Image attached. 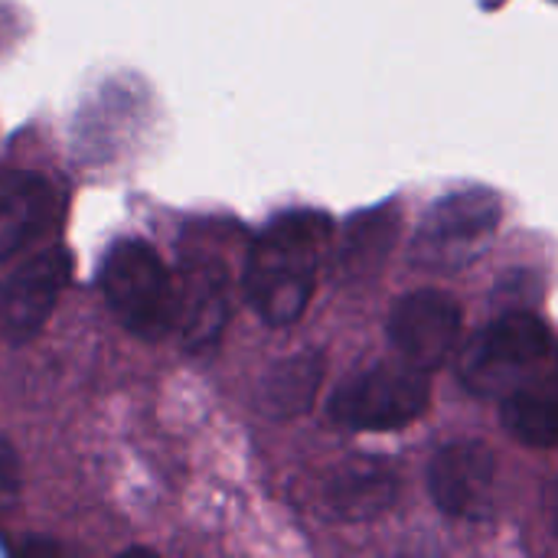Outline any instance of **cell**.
<instances>
[{"instance_id": "obj_4", "label": "cell", "mask_w": 558, "mask_h": 558, "mask_svg": "<svg viewBox=\"0 0 558 558\" xmlns=\"http://www.w3.org/2000/svg\"><path fill=\"white\" fill-rule=\"evenodd\" d=\"M432 405V379L425 369L402 363H376L340 383L327 402L330 422L350 432H399L418 422Z\"/></svg>"}, {"instance_id": "obj_1", "label": "cell", "mask_w": 558, "mask_h": 558, "mask_svg": "<svg viewBox=\"0 0 558 558\" xmlns=\"http://www.w3.org/2000/svg\"><path fill=\"white\" fill-rule=\"evenodd\" d=\"M330 239V216L298 209L271 219L255 239L245 262V298L268 327L298 324L317 288L324 245Z\"/></svg>"}, {"instance_id": "obj_10", "label": "cell", "mask_w": 558, "mask_h": 558, "mask_svg": "<svg viewBox=\"0 0 558 558\" xmlns=\"http://www.w3.org/2000/svg\"><path fill=\"white\" fill-rule=\"evenodd\" d=\"M399 497V477L376 458H353L337 464L320 494V510L337 523H366L383 517Z\"/></svg>"}, {"instance_id": "obj_15", "label": "cell", "mask_w": 558, "mask_h": 558, "mask_svg": "<svg viewBox=\"0 0 558 558\" xmlns=\"http://www.w3.org/2000/svg\"><path fill=\"white\" fill-rule=\"evenodd\" d=\"M20 497V458L0 438V513H7Z\"/></svg>"}, {"instance_id": "obj_12", "label": "cell", "mask_w": 558, "mask_h": 558, "mask_svg": "<svg viewBox=\"0 0 558 558\" xmlns=\"http://www.w3.org/2000/svg\"><path fill=\"white\" fill-rule=\"evenodd\" d=\"M504 425L526 448H558V366L504 399Z\"/></svg>"}, {"instance_id": "obj_9", "label": "cell", "mask_w": 558, "mask_h": 558, "mask_svg": "<svg viewBox=\"0 0 558 558\" xmlns=\"http://www.w3.org/2000/svg\"><path fill=\"white\" fill-rule=\"evenodd\" d=\"M229 271L216 258H190L177 281V327L186 350H206L229 320Z\"/></svg>"}, {"instance_id": "obj_3", "label": "cell", "mask_w": 558, "mask_h": 558, "mask_svg": "<svg viewBox=\"0 0 558 558\" xmlns=\"http://www.w3.org/2000/svg\"><path fill=\"white\" fill-rule=\"evenodd\" d=\"M101 294L118 324L141 340H160L177 327V284L160 255L141 239H121L108 248Z\"/></svg>"}, {"instance_id": "obj_2", "label": "cell", "mask_w": 558, "mask_h": 558, "mask_svg": "<svg viewBox=\"0 0 558 558\" xmlns=\"http://www.w3.org/2000/svg\"><path fill=\"white\" fill-rule=\"evenodd\" d=\"M558 366L556 333L530 311H507L471 337L461 353V383L484 399H507Z\"/></svg>"}, {"instance_id": "obj_16", "label": "cell", "mask_w": 558, "mask_h": 558, "mask_svg": "<svg viewBox=\"0 0 558 558\" xmlns=\"http://www.w3.org/2000/svg\"><path fill=\"white\" fill-rule=\"evenodd\" d=\"M553 517H556V526H558V481H556V500H553Z\"/></svg>"}, {"instance_id": "obj_6", "label": "cell", "mask_w": 558, "mask_h": 558, "mask_svg": "<svg viewBox=\"0 0 558 558\" xmlns=\"http://www.w3.org/2000/svg\"><path fill=\"white\" fill-rule=\"evenodd\" d=\"M464 311L445 291H412L392 304L389 314V340L402 360L432 373L441 369L461 340Z\"/></svg>"}, {"instance_id": "obj_7", "label": "cell", "mask_w": 558, "mask_h": 558, "mask_svg": "<svg viewBox=\"0 0 558 558\" xmlns=\"http://www.w3.org/2000/svg\"><path fill=\"white\" fill-rule=\"evenodd\" d=\"M435 507L451 520L481 523L497 507V461L477 441H451L438 448L428 468Z\"/></svg>"}, {"instance_id": "obj_11", "label": "cell", "mask_w": 558, "mask_h": 558, "mask_svg": "<svg viewBox=\"0 0 558 558\" xmlns=\"http://www.w3.org/2000/svg\"><path fill=\"white\" fill-rule=\"evenodd\" d=\"M56 216L49 180L29 170L0 173V258H13L39 242Z\"/></svg>"}, {"instance_id": "obj_14", "label": "cell", "mask_w": 558, "mask_h": 558, "mask_svg": "<svg viewBox=\"0 0 558 558\" xmlns=\"http://www.w3.org/2000/svg\"><path fill=\"white\" fill-rule=\"evenodd\" d=\"M392 239H396V216H383V213L356 216L353 229L347 232L340 265L356 268L363 262V255H366V268H373V262H379L389 252Z\"/></svg>"}, {"instance_id": "obj_8", "label": "cell", "mask_w": 558, "mask_h": 558, "mask_svg": "<svg viewBox=\"0 0 558 558\" xmlns=\"http://www.w3.org/2000/svg\"><path fill=\"white\" fill-rule=\"evenodd\" d=\"M72 278V255L46 248L13 268L0 284V327L13 343L36 337Z\"/></svg>"}, {"instance_id": "obj_5", "label": "cell", "mask_w": 558, "mask_h": 558, "mask_svg": "<svg viewBox=\"0 0 558 558\" xmlns=\"http://www.w3.org/2000/svg\"><path fill=\"white\" fill-rule=\"evenodd\" d=\"M504 203L494 190H461L441 196L422 219L412 242V262L461 268L477 258L497 232Z\"/></svg>"}, {"instance_id": "obj_13", "label": "cell", "mask_w": 558, "mask_h": 558, "mask_svg": "<svg viewBox=\"0 0 558 558\" xmlns=\"http://www.w3.org/2000/svg\"><path fill=\"white\" fill-rule=\"evenodd\" d=\"M324 379V356L317 350L275 363L258 386V409L268 418H294L311 409Z\"/></svg>"}]
</instances>
